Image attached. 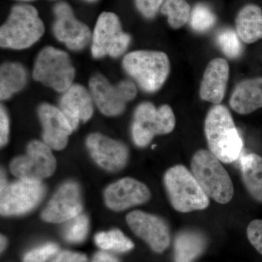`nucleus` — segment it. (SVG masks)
Instances as JSON below:
<instances>
[{
    "label": "nucleus",
    "mask_w": 262,
    "mask_h": 262,
    "mask_svg": "<svg viewBox=\"0 0 262 262\" xmlns=\"http://www.w3.org/2000/svg\"><path fill=\"white\" fill-rule=\"evenodd\" d=\"M58 247L54 244H48L29 251L24 258V262H45L56 254Z\"/></svg>",
    "instance_id": "c756f323"
},
{
    "label": "nucleus",
    "mask_w": 262,
    "mask_h": 262,
    "mask_svg": "<svg viewBox=\"0 0 262 262\" xmlns=\"http://www.w3.org/2000/svg\"><path fill=\"white\" fill-rule=\"evenodd\" d=\"M229 67L223 58L212 60L206 67L202 80L200 96L203 101L220 104L225 97Z\"/></svg>",
    "instance_id": "6ab92c4d"
},
{
    "label": "nucleus",
    "mask_w": 262,
    "mask_h": 262,
    "mask_svg": "<svg viewBox=\"0 0 262 262\" xmlns=\"http://www.w3.org/2000/svg\"><path fill=\"white\" fill-rule=\"evenodd\" d=\"M219 46L224 53L230 58H237L242 51L238 34L232 29H226L219 34Z\"/></svg>",
    "instance_id": "c85d7f7f"
},
{
    "label": "nucleus",
    "mask_w": 262,
    "mask_h": 262,
    "mask_svg": "<svg viewBox=\"0 0 262 262\" xmlns=\"http://www.w3.org/2000/svg\"><path fill=\"white\" fill-rule=\"evenodd\" d=\"M239 39L251 44L262 38V11L256 5H246L236 19Z\"/></svg>",
    "instance_id": "412c9836"
},
{
    "label": "nucleus",
    "mask_w": 262,
    "mask_h": 262,
    "mask_svg": "<svg viewBox=\"0 0 262 262\" xmlns=\"http://www.w3.org/2000/svg\"><path fill=\"white\" fill-rule=\"evenodd\" d=\"M10 133V121L8 113L3 105L0 107V144L2 147L8 142Z\"/></svg>",
    "instance_id": "473e14b6"
},
{
    "label": "nucleus",
    "mask_w": 262,
    "mask_h": 262,
    "mask_svg": "<svg viewBox=\"0 0 262 262\" xmlns=\"http://www.w3.org/2000/svg\"><path fill=\"white\" fill-rule=\"evenodd\" d=\"M53 13V32L56 39L64 43L71 51L84 49L92 39L89 27L76 18L70 5L65 2L55 5Z\"/></svg>",
    "instance_id": "f8f14e48"
},
{
    "label": "nucleus",
    "mask_w": 262,
    "mask_h": 262,
    "mask_svg": "<svg viewBox=\"0 0 262 262\" xmlns=\"http://www.w3.org/2000/svg\"><path fill=\"white\" fill-rule=\"evenodd\" d=\"M131 37L122 31L116 14L104 12L98 17L92 36L91 53L96 58L122 56L128 48Z\"/></svg>",
    "instance_id": "9d476101"
},
{
    "label": "nucleus",
    "mask_w": 262,
    "mask_h": 262,
    "mask_svg": "<svg viewBox=\"0 0 262 262\" xmlns=\"http://www.w3.org/2000/svg\"><path fill=\"white\" fill-rule=\"evenodd\" d=\"M56 168L51 148L39 141H31L26 155L14 158L10 165V171L18 179L39 182L53 175Z\"/></svg>",
    "instance_id": "9b49d317"
},
{
    "label": "nucleus",
    "mask_w": 262,
    "mask_h": 262,
    "mask_svg": "<svg viewBox=\"0 0 262 262\" xmlns=\"http://www.w3.org/2000/svg\"><path fill=\"white\" fill-rule=\"evenodd\" d=\"M90 155L100 167L116 172L126 165L129 158L127 146L103 134H90L85 141Z\"/></svg>",
    "instance_id": "4468645a"
},
{
    "label": "nucleus",
    "mask_w": 262,
    "mask_h": 262,
    "mask_svg": "<svg viewBox=\"0 0 262 262\" xmlns=\"http://www.w3.org/2000/svg\"><path fill=\"white\" fill-rule=\"evenodd\" d=\"M191 170L209 198L220 204L232 201L234 194L232 179L220 160L210 150H198L193 155Z\"/></svg>",
    "instance_id": "20e7f679"
},
{
    "label": "nucleus",
    "mask_w": 262,
    "mask_h": 262,
    "mask_svg": "<svg viewBox=\"0 0 262 262\" xmlns=\"http://www.w3.org/2000/svg\"><path fill=\"white\" fill-rule=\"evenodd\" d=\"M94 100L91 93L79 84H74L63 93L59 108L75 130L80 121L87 122L94 114Z\"/></svg>",
    "instance_id": "a211bd4d"
},
{
    "label": "nucleus",
    "mask_w": 262,
    "mask_h": 262,
    "mask_svg": "<svg viewBox=\"0 0 262 262\" xmlns=\"http://www.w3.org/2000/svg\"><path fill=\"white\" fill-rule=\"evenodd\" d=\"M7 241L6 238L4 236H1V251H3L5 249V246H6Z\"/></svg>",
    "instance_id": "c9c22d12"
},
{
    "label": "nucleus",
    "mask_w": 262,
    "mask_h": 262,
    "mask_svg": "<svg viewBox=\"0 0 262 262\" xmlns=\"http://www.w3.org/2000/svg\"><path fill=\"white\" fill-rule=\"evenodd\" d=\"M92 262H118L116 258L107 253L99 252L95 255Z\"/></svg>",
    "instance_id": "f704fd0d"
},
{
    "label": "nucleus",
    "mask_w": 262,
    "mask_h": 262,
    "mask_svg": "<svg viewBox=\"0 0 262 262\" xmlns=\"http://www.w3.org/2000/svg\"><path fill=\"white\" fill-rule=\"evenodd\" d=\"M151 192L142 182L132 178H124L106 188L104 200L106 206L115 211L144 204L149 201Z\"/></svg>",
    "instance_id": "dca6fc26"
},
{
    "label": "nucleus",
    "mask_w": 262,
    "mask_h": 262,
    "mask_svg": "<svg viewBox=\"0 0 262 262\" xmlns=\"http://www.w3.org/2000/svg\"><path fill=\"white\" fill-rule=\"evenodd\" d=\"M131 230L149 245L153 251L163 253L170 244V229L163 219L141 211L130 212L126 217Z\"/></svg>",
    "instance_id": "ddd939ff"
},
{
    "label": "nucleus",
    "mask_w": 262,
    "mask_h": 262,
    "mask_svg": "<svg viewBox=\"0 0 262 262\" xmlns=\"http://www.w3.org/2000/svg\"><path fill=\"white\" fill-rule=\"evenodd\" d=\"M37 114L42 125L43 142L53 149H64L74 130L61 110L44 103L39 105Z\"/></svg>",
    "instance_id": "f3484780"
},
{
    "label": "nucleus",
    "mask_w": 262,
    "mask_h": 262,
    "mask_svg": "<svg viewBox=\"0 0 262 262\" xmlns=\"http://www.w3.org/2000/svg\"><path fill=\"white\" fill-rule=\"evenodd\" d=\"M241 165L246 190L253 199L262 203V157L254 153L245 155Z\"/></svg>",
    "instance_id": "5701e85b"
},
{
    "label": "nucleus",
    "mask_w": 262,
    "mask_h": 262,
    "mask_svg": "<svg viewBox=\"0 0 262 262\" xmlns=\"http://www.w3.org/2000/svg\"><path fill=\"white\" fill-rule=\"evenodd\" d=\"M164 0H135L136 8L146 18H154L163 4Z\"/></svg>",
    "instance_id": "2f4dec72"
},
{
    "label": "nucleus",
    "mask_w": 262,
    "mask_h": 262,
    "mask_svg": "<svg viewBox=\"0 0 262 262\" xmlns=\"http://www.w3.org/2000/svg\"><path fill=\"white\" fill-rule=\"evenodd\" d=\"M75 76V67L66 52L51 46L39 52L33 70L34 80L63 94L73 84Z\"/></svg>",
    "instance_id": "423d86ee"
},
{
    "label": "nucleus",
    "mask_w": 262,
    "mask_h": 262,
    "mask_svg": "<svg viewBox=\"0 0 262 262\" xmlns=\"http://www.w3.org/2000/svg\"><path fill=\"white\" fill-rule=\"evenodd\" d=\"M46 194V187L39 181L20 179L8 184L5 174L1 175L0 211L3 215L27 213L39 204Z\"/></svg>",
    "instance_id": "1a4fd4ad"
},
{
    "label": "nucleus",
    "mask_w": 262,
    "mask_h": 262,
    "mask_svg": "<svg viewBox=\"0 0 262 262\" xmlns=\"http://www.w3.org/2000/svg\"><path fill=\"white\" fill-rule=\"evenodd\" d=\"M89 90L95 104L106 116H117L125 110L126 103L137 95L132 81L122 80L115 85L102 75L96 74L89 81Z\"/></svg>",
    "instance_id": "6e6552de"
},
{
    "label": "nucleus",
    "mask_w": 262,
    "mask_h": 262,
    "mask_svg": "<svg viewBox=\"0 0 262 262\" xmlns=\"http://www.w3.org/2000/svg\"><path fill=\"white\" fill-rule=\"evenodd\" d=\"M176 117L168 105L156 108L153 103H141L134 112L131 134L136 145L145 147L156 136L173 130Z\"/></svg>",
    "instance_id": "0eeeda50"
},
{
    "label": "nucleus",
    "mask_w": 262,
    "mask_h": 262,
    "mask_svg": "<svg viewBox=\"0 0 262 262\" xmlns=\"http://www.w3.org/2000/svg\"><path fill=\"white\" fill-rule=\"evenodd\" d=\"M82 202L80 187L75 182L65 183L59 187L42 213L50 223H61L80 215Z\"/></svg>",
    "instance_id": "2eb2a0df"
},
{
    "label": "nucleus",
    "mask_w": 262,
    "mask_h": 262,
    "mask_svg": "<svg viewBox=\"0 0 262 262\" xmlns=\"http://www.w3.org/2000/svg\"><path fill=\"white\" fill-rule=\"evenodd\" d=\"M206 246L204 236L196 231L179 232L175 239V261L192 262L201 256Z\"/></svg>",
    "instance_id": "b1692460"
},
{
    "label": "nucleus",
    "mask_w": 262,
    "mask_h": 262,
    "mask_svg": "<svg viewBox=\"0 0 262 262\" xmlns=\"http://www.w3.org/2000/svg\"><path fill=\"white\" fill-rule=\"evenodd\" d=\"M215 17L206 5L199 4L194 7L191 15V27L198 32H205L214 25Z\"/></svg>",
    "instance_id": "cd10ccee"
},
{
    "label": "nucleus",
    "mask_w": 262,
    "mask_h": 262,
    "mask_svg": "<svg viewBox=\"0 0 262 262\" xmlns=\"http://www.w3.org/2000/svg\"><path fill=\"white\" fill-rule=\"evenodd\" d=\"M247 236L250 243L262 255V220H253L248 226Z\"/></svg>",
    "instance_id": "7c9ffc66"
},
{
    "label": "nucleus",
    "mask_w": 262,
    "mask_h": 262,
    "mask_svg": "<svg viewBox=\"0 0 262 262\" xmlns=\"http://www.w3.org/2000/svg\"><path fill=\"white\" fill-rule=\"evenodd\" d=\"M52 262H87V258L82 253L63 251Z\"/></svg>",
    "instance_id": "72a5a7b5"
},
{
    "label": "nucleus",
    "mask_w": 262,
    "mask_h": 262,
    "mask_svg": "<svg viewBox=\"0 0 262 262\" xmlns=\"http://www.w3.org/2000/svg\"><path fill=\"white\" fill-rule=\"evenodd\" d=\"M161 13L168 16L170 27L179 29L189 20L190 6L185 0H164Z\"/></svg>",
    "instance_id": "393cba45"
},
{
    "label": "nucleus",
    "mask_w": 262,
    "mask_h": 262,
    "mask_svg": "<svg viewBox=\"0 0 262 262\" xmlns=\"http://www.w3.org/2000/svg\"><path fill=\"white\" fill-rule=\"evenodd\" d=\"M84 1L89 2V3H95V2L98 1V0H84Z\"/></svg>",
    "instance_id": "4c0bfd02"
},
{
    "label": "nucleus",
    "mask_w": 262,
    "mask_h": 262,
    "mask_svg": "<svg viewBox=\"0 0 262 262\" xmlns=\"http://www.w3.org/2000/svg\"><path fill=\"white\" fill-rule=\"evenodd\" d=\"M164 184L171 206L181 213L206 209L209 206L207 195L192 172L182 165L167 170Z\"/></svg>",
    "instance_id": "7ed1b4c3"
},
{
    "label": "nucleus",
    "mask_w": 262,
    "mask_h": 262,
    "mask_svg": "<svg viewBox=\"0 0 262 262\" xmlns=\"http://www.w3.org/2000/svg\"><path fill=\"white\" fill-rule=\"evenodd\" d=\"M44 32V24L37 9L24 3L16 5L0 29V46L9 49H26L39 41Z\"/></svg>",
    "instance_id": "f03ea898"
},
{
    "label": "nucleus",
    "mask_w": 262,
    "mask_h": 262,
    "mask_svg": "<svg viewBox=\"0 0 262 262\" xmlns=\"http://www.w3.org/2000/svg\"><path fill=\"white\" fill-rule=\"evenodd\" d=\"M205 134L210 151L222 163H231L239 158L244 143L228 108L217 104L205 121Z\"/></svg>",
    "instance_id": "f257e3e1"
},
{
    "label": "nucleus",
    "mask_w": 262,
    "mask_h": 262,
    "mask_svg": "<svg viewBox=\"0 0 262 262\" xmlns=\"http://www.w3.org/2000/svg\"><path fill=\"white\" fill-rule=\"evenodd\" d=\"M70 221L63 229L65 239L75 244L82 242L89 232V218L85 215L80 214Z\"/></svg>",
    "instance_id": "bb28decb"
},
{
    "label": "nucleus",
    "mask_w": 262,
    "mask_h": 262,
    "mask_svg": "<svg viewBox=\"0 0 262 262\" xmlns=\"http://www.w3.org/2000/svg\"><path fill=\"white\" fill-rule=\"evenodd\" d=\"M95 241L101 249L113 250L118 252H126L134 246L132 241L119 229L100 232L95 237Z\"/></svg>",
    "instance_id": "a878e982"
},
{
    "label": "nucleus",
    "mask_w": 262,
    "mask_h": 262,
    "mask_svg": "<svg viewBox=\"0 0 262 262\" xmlns=\"http://www.w3.org/2000/svg\"><path fill=\"white\" fill-rule=\"evenodd\" d=\"M18 1L24 2V3H27V2H32L34 0H18Z\"/></svg>",
    "instance_id": "e433bc0d"
},
{
    "label": "nucleus",
    "mask_w": 262,
    "mask_h": 262,
    "mask_svg": "<svg viewBox=\"0 0 262 262\" xmlns=\"http://www.w3.org/2000/svg\"><path fill=\"white\" fill-rule=\"evenodd\" d=\"M28 75L25 67L18 62H5L0 68V98L9 99L25 88Z\"/></svg>",
    "instance_id": "4be33fe9"
},
{
    "label": "nucleus",
    "mask_w": 262,
    "mask_h": 262,
    "mask_svg": "<svg viewBox=\"0 0 262 262\" xmlns=\"http://www.w3.org/2000/svg\"><path fill=\"white\" fill-rule=\"evenodd\" d=\"M124 70L147 93L158 91L170 72V61L163 52L136 51L127 53L122 61Z\"/></svg>",
    "instance_id": "39448f33"
},
{
    "label": "nucleus",
    "mask_w": 262,
    "mask_h": 262,
    "mask_svg": "<svg viewBox=\"0 0 262 262\" xmlns=\"http://www.w3.org/2000/svg\"><path fill=\"white\" fill-rule=\"evenodd\" d=\"M229 103L232 110L241 115H248L262 107V78L239 82L232 93Z\"/></svg>",
    "instance_id": "aec40b11"
}]
</instances>
